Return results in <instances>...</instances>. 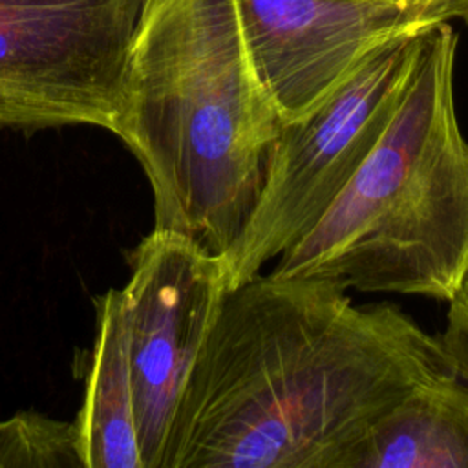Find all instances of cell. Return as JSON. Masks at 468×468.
<instances>
[{
  "label": "cell",
  "instance_id": "1",
  "mask_svg": "<svg viewBox=\"0 0 468 468\" xmlns=\"http://www.w3.org/2000/svg\"><path fill=\"white\" fill-rule=\"evenodd\" d=\"M453 366L442 335L395 303L260 272L227 292L161 468H349L388 411Z\"/></svg>",
  "mask_w": 468,
  "mask_h": 468
},
{
  "label": "cell",
  "instance_id": "2",
  "mask_svg": "<svg viewBox=\"0 0 468 468\" xmlns=\"http://www.w3.org/2000/svg\"><path fill=\"white\" fill-rule=\"evenodd\" d=\"M282 119L238 0H143L112 130L154 196V229L225 256L261 192Z\"/></svg>",
  "mask_w": 468,
  "mask_h": 468
},
{
  "label": "cell",
  "instance_id": "3",
  "mask_svg": "<svg viewBox=\"0 0 468 468\" xmlns=\"http://www.w3.org/2000/svg\"><path fill=\"white\" fill-rule=\"evenodd\" d=\"M455 48L446 20L422 27L384 133L271 274L333 280L346 291L455 298L468 278V139L453 101Z\"/></svg>",
  "mask_w": 468,
  "mask_h": 468
},
{
  "label": "cell",
  "instance_id": "4",
  "mask_svg": "<svg viewBox=\"0 0 468 468\" xmlns=\"http://www.w3.org/2000/svg\"><path fill=\"white\" fill-rule=\"evenodd\" d=\"M420 31L377 46L316 112L282 124L252 214L225 254L230 289L300 241L351 181L404 95Z\"/></svg>",
  "mask_w": 468,
  "mask_h": 468
},
{
  "label": "cell",
  "instance_id": "5",
  "mask_svg": "<svg viewBox=\"0 0 468 468\" xmlns=\"http://www.w3.org/2000/svg\"><path fill=\"white\" fill-rule=\"evenodd\" d=\"M143 0H0V128L113 130Z\"/></svg>",
  "mask_w": 468,
  "mask_h": 468
},
{
  "label": "cell",
  "instance_id": "6",
  "mask_svg": "<svg viewBox=\"0 0 468 468\" xmlns=\"http://www.w3.org/2000/svg\"><path fill=\"white\" fill-rule=\"evenodd\" d=\"M230 291L227 260L154 229L121 292L124 355L141 468H161L190 369Z\"/></svg>",
  "mask_w": 468,
  "mask_h": 468
},
{
  "label": "cell",
  "instance_id": "7",
  "mask_svg": "<svg viewBox=\"0 0 468 468\" xmlns=\"http://www.w3.org/2000/svg\"><path fill=\"white\" fill-rule=\"evenodd\" d=\"M256 75L282 122L316 112L382 42L441 22L435 0H238Z\"/></svg>",
  "mask_w": 468,
  "mask_h": 468
},
{
  "label": "cell",
  "instance_id": "8",
  "mask_svg": "<svg viewBox=\"0 0 468 468\" xmlns=\"http://www.w3.org/2000/svg\"><path fill=\"white\" fill-rule=\"evenodd\" d=\"M349 468H468V367L420 384L388 411Z\"/></svg>",
  "mask_w": 468,
  "mask_h": 468
},
{
  "label": "cell",
  "instance_id": "9",
  "mask_svg": "<svg viewBox=\"0 0 468 468\" xmlns=\"http://www.w3.org/2000/svg\"><path fill=\"white\" fill-rule=\"evenodd\" d=\"M97 327L73 433L84 468H141L119 289L95 298Z\"/></svg>",
  "mask_w": 468,
  "mask_h": 468
},
{
  "label": "cell",
  "instance_id": "10",
  "mask_svg": "<svg viewBox=\"0 0 468 468\" xmlns=\"http://www.w3.org/2000/svg\"><path fill=\"white\" fill-rule=\"evenodd\" d=\"M0 466H82L73 424L33 411L2 420Z\"/></svg>",
  "mask_w": 468,
  "mask_h": 468
},
{
  "label": "cell",
  "instance_id": "11",
  "mask_svg": "<svg viewBox=\"0 0 468 468\" xmlns=\"http://www.w3.org/2000/svg\"><path fill=\"white\" fill-rule=\"evenodd\" d=\"M455 360L468 367V278L452 302H448L446 329L441 333Z\"/></svg>",
  "mask_w": 468,
  "mask_h": 468
},
{
  "label": "cell",
  "instance_id": "12",
  "mask_svg": "<svg viewBox=\"0 0 468 468\" xmlns=\"http://www.w3.org/2000/svg\"><path fill=\"white\" fill-rule=\"evenodd\" d=\"M435 15L439 20L463 18L468 24V0H435Z\"/></svg>",
  "mask_w": 468,
  "mask_h": 468
}]
</instances>
